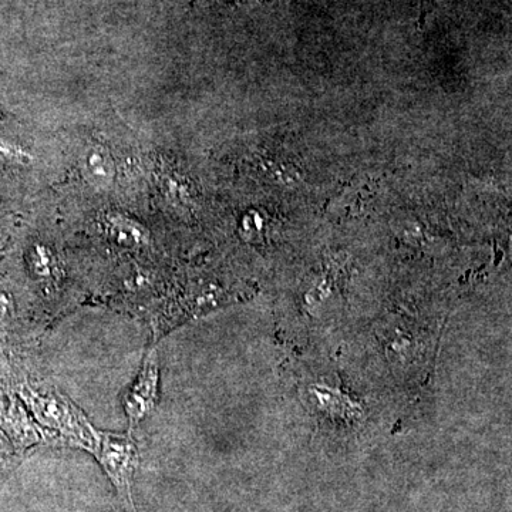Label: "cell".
<instances>
[{"label": "cell", "mask_w": 512, "mask_h": 512, "mask_svg": "<svg viewBox=\"0 0 512 512\" xmlns=\"http://www.w3.org/2000/svg\"><path fill=\"white\" fill-rule=\"evenodd\" d=\"M89 448L106 470L107 476L116 485L120 497L134 511L133 498H131V483L134 471L138 466V451L136 443L128 436L103 433L93 429L89 424Z\"/></svg>", "instance_id": "cell-1"}, {"label": "cell", "mask_w": 512, "mask_h": 512, "mask_svg": "<svg viewBox=\"0 0 512 512\" xmlns=\"http://www.w3.org/2000/svg\"><path fill=\"white\" fill-rule=\"evenodd\" d=\"M158 397V362L156 353L150 352L144 360L136 382L124 396L123 404L130 427H136L156 406Z\"/></svg>", "instance_id": "cell-2"}, {"label": "cell", "mask_w": 512, "mask_h": 512, "mask_svg": "<svg viewBox=\"0 0 512 512\" xmlns=\"http://www.w3.org/2000/svg\"><path fill=\"white\" fill-rule=\"evenodd\" d=\"M103 227L107 237L120 247L141 249L151 244V235L148 229L134 218L120 214V212L106 215Z\"/></svg>", "instance_id": "cell-3"}, {"label": "cell", "mask_w": 512, "mask_h": 512, "mask_svg": "<svg viewBox=\"0 0 512 512\" xmlns=\"http://www.w3.org/2000/svg\"><path fill=\"white\" fill-rule=\"evenodd\" d=\"M83 174L93 187H110L116 175V168L109 151L103 147H93L92 150L87 151L83 158Z\"/></svg>", "instance_id": "cell-4"}, {"label": "cell", "mask_w": 512, "mask_h": 512, "mask_svg": "<svg viewBox=\"0 0 512 512\" xmlns=\"http://www.w3.org/2000/svg\"><path fill=\"white\" fill-rule=\"evenodd\" d=\"M33 160L32 154L15 141L0 136V164L26 165Z\"/></svg>", "instance_id": "cell-5"}, {"label": "cell", "mask_w": 512, "mask_h": 512, "mask_svg": "<svg viewBox=\"0 0 512 512\" xmlns=\"http://www.w3.org/2000/svg\"><path fill=\"white\" fill-rule=\"evenodd\" d=\"M30 268L35 272V275L39 278H49L53 272V265H55V259H53L52 252L42 245H37L33 248L32 254H30Z\"/></svg>", "instance_id": "cell-6"}, {"label": "cell", "mask_w": 512, "mask_h": 512, "mask_svg": "<svg viewBox=\"0 0 512 512\" xmlns=\"http://www.w3.org/2000/svg\"><path fill=\"white\" fill-rule=\"evenodd\" d=\"M10 309V299L5 292L0 291V316L6 315Z\"/></svg>", "instance_id": "cell-7"}, {"label": "cell", "mask_w": 512, "mask_h": 512, "mask_svg": "<svg viewBox=\"0 0 512 512\" xmlns=\"http://www.w3.org/2000/svg\"><path fill=\"white\" fill-rule=\"evenodd\" d=\"M227 2H245V0H227Z\"/></svg>", "instance_id": "cell-8"}]
</instances>
